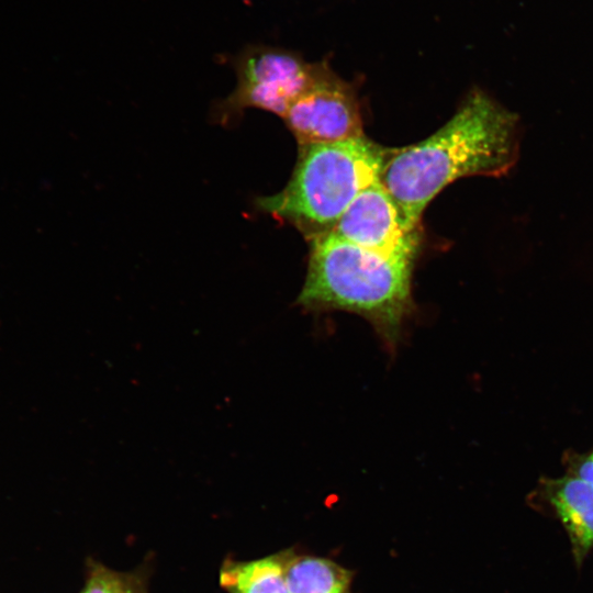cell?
I'll use <instances>...</instances> for the list:
<instances>
[{"label":"cell","instance_id":"7a4b0ae2","mask_svg":"<svg viewBox=\"0 0 593 593\" xmlns=\"http://www.w3.org/2000/svg\"><path fill=\"white\" fill-rule=\"evenodd\" d=\"M307 240V272L296 303L307 310L358 314L393 344L411 311L415 257L374 253L331 232Z\"/></svg>","mask_w":593,"mask_h":593},{"label":"cell","instance_id":"8992f818","mask_svg":"<svg viewBox=\"0 0 593 593\" xmlns=\"http://www.w3.org/2000/svg\"><path fill=\"white\" fill-rule=\"evenodd\" d=\"M331 233L387 256L416 257L419 231L406 232L398 208L380 180L365 188L337 220Z\"/></svg>","mask_w":593,"mask_h":593},{"label":"cell","instance_id":"52a82bcc","mask_svg":"<svg viewBox=\"0 0 593 593\" xmlns=\"http://www.w3.org/2000/svg\"><path fill=\"white\" fill-rule=\"evenodd\" d=\"M542 489L564 526L574 557L580 562L593 547V486L567 474L545 480Z\"/></svg>","mask_w":593,"mask_h":593},{"label":"cell","instance_id":"8fae6325","mask_svg":"<svg viewBox=\"0 0 593 593\" xmlns=\"http://www.w3.org/2000/svg\"><path fill=\"white\" fill-rule=\"evenodd\" d=\"M566 463L568 474L593 486V450L588 454H567Z\"/></svg>","mask_w":593,"mask_h":593},{"label":"cell","instance_id":"9c48e42d","mask_svg":"<svg viewBox=\"0 0 593 593\" xmlns=\"http://www.w3.org/2000/svg\"><path fill=\"white\" fill-rule=\"evenodd\" d=\"M354 573L335 561L296 555L290 549L286 580L289 593H351Z\"/></svg>","mask_w":593,"mask_h":593},{"label":"cell","instance_id":"30bf717a","mask_svg":"<svg viewBox=\"0 0 593 593\" xmlns=\"http://www.w3.org/2000/svg\"><path fill=\"white\" fill-rule=\"evenodd\" d=\"M82 593H147L144 574L119 572L90 561L86 588Z\"/></svg>","mask_w":593,"mask_h":593},{"label":"cell","instance_id":"ba28073f","mask_svg":"<svg viewBox=\"0 0 593 593\" xmlns=\"http://www.w3.org/2000/svg\"><path fill=\"white\" fill-rule=\"evenodd\" d=\"M290 549L250 561L226 559L220 584L228 593H289L286 566Z\"/></svg>","mask_w":593,"mask_h":593},{"label":"cell","instance_id":"5b68a950","mask_svg":"<svg viewBox=\"0 0 593 593\" xmlns=\"http://www.w3.org/2000/svg\"><path fill=\"white\" fill-rule=\"evenodd\" d=\"M283 120L299 145L333 143L363 135L354 89L325 63L316 64L312 81L291 104Z\"/></svg>","mask_w":593,"mask_h":593},{"label":"cell","instance_id":"277c9868","mask_svg":"<svg viewBox=\"0 0 593 593\" xmlns=\"http://www.w3.org/2000/svg\"><path fill=\"white\" fill-rule=\"evenodd\" d=\"M233 66L236 87L212 110L215 122L223 125L238 121L248 108L283 119L312 81L316 64L306 63L292 51L250 45L235 56Z\"/></svg>","mask_w":593,"mask_h":593},{"label":"cell","instance_id":"6da1fadb","mask_svg":"<svg viewBox=\"0 0 593 593\" xmlns=\"http://www.w3.org/2000/svg\"><path fill=\"white\" fill-rule=\"evenodd\" d=\"M522 132L516 113L474 88L433 135L390 149L379 180L393 199L403 228L419 231L424 210L452 181L506 175L518 159Z\"/></svg>","mask_w":593,"mask_h":593},{"label":"cell","instance_id":"3957f363","mask_svg":"<svg viewBox=\"0 0 593 593\" xmlns=\"http://www.w3.org/2000/svg\"><path fill=\"white\" fill-rule=\"evenodd\" d=\"M390 148L365 135L333 143L299 145L287 186L260 197V211L288 221L305 236L331 232L353 200L379 180Z\"/></svg>","mask_w":593,"mask_h":593}]
</instances>
